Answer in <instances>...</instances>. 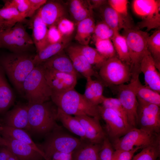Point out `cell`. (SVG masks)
<instances>
[{"label":"cell","mask_w":160,"mask_h":160,"mask_svg":"<svg viewBox=\"0 0 160 160\" xmlns=\"http://www.w3.org/2000/svg\"><path fill=\"white\" fill-rule=\"evenodd\" d=\"M98 108L100 118L105 122V132L111 143L133 127L112 109L101 105Z\"/></svg>","instance_id":"obj_10"},{"label":"cell","mask_w":160,"mask_h":160,"mask_svg":"<svg viewBox=\"0 0 160 160\" xmlns=\"http://www.w3.org/2000/svg\"><path fill=\"white\" fill-rule=\"evenodd\" d=\"M94 39L95 49L107 60L117 56L111 39Z\"/></svg>","instance_id":"obj_37"},{"label":"cell","mask_w":160,"mask_h":160,"mask_svg":"<svg viewBox=\"0 0 160 160\" xmlns=\"http://www.w3.org/2000/svg\"><path fill=\"white\" fill-rule=\"evenodd\" d=\"M8 29L15 36L23 39L32 44H34L32 38L26 31L22 22L17 23L12 28Z\"/></svg>","instance_id":"obj_46"},{"label":"cell","mask_w":160,"mask_h":160,"mask_svg":"<svg viewBox=\"0 0 160 160\" xmlns=\"http://www.w3.org/2000/svg\"><path fill=\"white\" fill-rule=\"evenodd\" d=\"M138 101L137 125L140 128L160 134V106L141 100Z\"/></svg>","instance_id":"obj_11"},{"label":"cell","mask_w":160,"mask_h":160,"mask_svg":"<svg viewBox=\"0 0 160 160\" xmlns=\"http://www.w3.org/2000/svg\"><path fill=\"white\" fill-rule=\"evenodd\" d=\"M3 137L1 146L6 147L19 160H42L44 156L25 143Z\"/></svg>","instance_id":"obj_13"},{"label":"cell","mask_w":160,"mask_h":160,"mask_svg":"<svg viewBox=\"0 0 160 160\" xmlns=\"http://www.w3.org/2000/svg\"><path fill=\"white\" fill-rule=\"evenodd\" d=\"M160 4L157 6L155 10L152 14L142 19L138 23L136 28L140 29L145 28L149 31L153 29H160Z\"/></svg>","instance_id":"obj_38"},{"label":"cell","mask_w":160,"mask_h":160,"mask_svg":"<svg viewBox=\"0 0 160 160\" xmlns=\"http://www.w3.org/2000/svg\"><path fill=\"white\" fill-rule=\"evenodd\" d=\"M67 55L76 71L86 79L95 76L99 78L98 73L94 70L77 46H71L67 48Z\"/></svg>","instance_id":"obj_17"},{"label":"cell","mask_w":160,"mask_h":160,"mask_svg":"<svg viewBox=\"0 0 160 160\" xmlns=\"http://www.w3.org/2000/svg\"><path fill=\"white\" fill-rule=\"evenodd\" d=\"M0 42L1 48H5L15 53L27 52L33 44L15 36L9 29L0 30Z\"/></svg>","instance_id":"obj_20"},{"label":"cell","mask_w":160,"mask_h":160,"mask_svg":"<svg viewBox=\"0 0 160 160\" xmlns=\"http://www.w3.org/2000/svg\"><path fill=\"white\" fill-rule=\"evenodd\" d=\"M95 26L93 17L78 23L75 40L81 45H88Z\"/></svg>","instance_id":"obj_29"},{"label":"cell","mask_w":160,"mask_h":160,"mask_svg":"<svg viewBox=\"0 0 160 160\" xmlns=\"http://www.w3.org/2000/svg\"><path fill=\"white\" fill-rule=\"evenodd\" d=\"M139 74L137 75L135 90L138 100L160 106V93L149 87L143 85L140 82Z\"/></svg>","instance_id":"obj_28"},{"label":"cell","mask_w":160,"mask_h":160,"mask_svg":"<svg viewBox=\"0 0 160 160\" xmlns=\"http://www.w3.org/2000/svg\"><path fill=\"white\" fill-rule=\"evenodd\" d=\"M160 153V143L142 149L133 156L132 160H156Z\"/></svg>","instance_id":"obj_39"},{"label":"cell","mask_w":160,"mask_h":160,"mask_svg":"<svg viewBox=\"0 0 160 160\" xmlns=\"http://www.w3.org/2000/svg\"><path fill=\"white\" fill-rule=\"evenodd\" d=\"M111 40L119 59L130 67L128 49L125 37L119 32H116Z\"/></svg>","instance_id":"obj_34"},{"label":"cell","mask_w":160,"mask_h":160,"mask_svg":"<svg viewBox=\"0 0 160 160\" xmlns=\"http://www.w3.org/2000/svg\"><path fill=\"white\" fill-rule=\"evenodd\" d=\"M47 40L49 44L66 41L63 38L56 25H52L48 27Z\"/></svg>","instance_id":"obj_47"},{"label":"cell","mask_w":160,"mask_h":160,"mask_svg":"<svg viewBox=\"0 0 160 160\" xmlns=\"http://www.w3.org/2000/svg\"><path fill=\"white\" fill-rule=\"evenodd\" d=\"M115 32L103 21L95 25L93 34L94 38L111 39Z\"/></svg>","instance_id":"obj_41"},{"label":"cell","mask_w":160,"mask_h":160,"mask_svg":"<svg viewBox=\"0 0 160 160\" xmlns=\"http://www.w3.org/2000/svg\"><path fill=\"white\" fill-rule=\"evenodd\" d=\"M0 134L3 137L27 143L33 147L47 158L38 145L35 143L27 131L24 129L0 125Z\"/></svg>","instance_id":"obj_24"},{"label":"cell","mask_w":160,"mask_h":160,"mask_svg":"<svg viewBox=\"0 0 160 160\" xmlns=\"http://www.w3.org/2000/svg\"><path fill=\"white\" fill-rule=\"evenodd\" d=\"M4 7H14L25 18L28 17L30 8L29 0H4Z\"/></svg>","instance_id":"obj_42"},{"label":"cell","mask_w":160,"mask_h":160,"mask_svg":"<svg viewBox=\"0 0 160 160\" xmlns=\"http://www.w3.org/2000/svg\"><path fill=\"white\" fill-rule=\"evenodd\" d=\"M92 9L100 8L106 4L107 1L104 0H89Z\"/></svg>","instance_id":"obj_51"},{"label":"cell","mask_w":160,"mask_h":160,"mask_svg":"<svg viewBox=\"0 0 160 160\" xmlns=\"http://www.w3.org/2000/svg\"><path fill=\"white\" fill-rule=\"evenodd\" d=\"M23 89L28 104L50 100L52 91L46 80L41 64L36 66L29 74L24 81Z\"/></svg>","instance_id":"obj_4"},{"label":"cell","mask_w":160,"mask_h":160,"mask_svg":"<svg viewBox=\"0 0 160 160\" xmlns=\"http://www.w3.org/2000/svg\"><path fill=\"white\" fill-rule=\"evenodd\" d=\"M42 65L45 78L52 92H62L75 88L77 82V76L56 71Z\"/></svg>","instance_id":"obj_12"},{"label":"cell","mask_w":160,"mask_h":160,"mask_svg":"<svg viewBox=\"0 0 160 160\" xmlns=\"http://www.w3.org/2000/svg\"><path fill=\"white\" fill-rule=\"evenodd\" d=\"M72 153L73 160H99L102 144L94 143L82 140Z\"/></svg>","instance_id":"obj_23"},{"label":"cell","mask_w":160,"mask_h":160,"mask_svg":"<svg viewBox=\"0 0 160 160\" xmlns=\"http://www.w3.org/2000/svg\"><path fill=\"white\" fill-rule=\"evenodd\" d=\"M114 151L111 143L106 136L102 143L99 160H112Z\"/></svg>","instance_id":"obj_45"},{"label":"cell","mask_w":160,"mask_h":160,"mask_svg":"<svg viewBox=\"0 0 160 160\" xmlns=\"http://www.w3.org/2000/svg\"><path fill=\"white\" fill-rule=\"evenodd\" d=\"M81 52L93 67L100 69L107 59L100 55L97 50L87 45L77 46Z\"/></svg>","instance_id":"obj_36"},{"label":"cell","mask_w":160,"mask_h":160,"mask_svg":"<svg viewBox=\"0 0 160 160\" xmlns=\"http://www.w3.org/2000/svg\"><path fill=\"white\" fill-rule=\"evenodd\" d=\"M30 10L28 17H31L47 1L46 0H29Z\"/></svg>","instance_id":"obj_49"},{"label":"cell","mask_w":160,"mask_h":160,"mask_svg":"<svg viewBox=\"0 0 160 160\" xmlns=\"http://www.w3.org/2000/svg\"><path fill=\"white\" fill-rule=\"evenodd\" d=\"M0 66V114L5 113L14 103L15 94Z\"/></svg>","instance_id":"obj_25"},{"label":"cell","mask_w":160,"mask_h":160,"mask_svg":"<svg viewBox=\"0 0 160 160\" xmlns=\"http://www.w3.org/2000/svg\"><path fill=\"white\" fill-rule=\"evenodd\" d=\"M37 12L48 27L57 25L61 19L65 17V14L63 6L55 1H47Z\"/></svg>","instance_id":"obj_18"},{"label":"cell","mask_w":160,"mask_h":160,"mask_svg":"<svg viewBox=\"0 0 160 160\" xmlns=\"http://www.w3.org/2000/svg\"><path fill=\"white\" fill-rule=\"evenodd\" d=\"M57 28L63 38L70 36L73 33L75 28L74 23L65 17L61 19L57 24Z\"/></svg>","instance_id":"obj_43"},{"label":"cell","mask_w":160,"mask_h":160,"mask_svg":"<svg viewBox=\"0 0 160 160\" xmlns=\"http://www.w3.org/2000/svg\"><path fill=\"white\" fill-rule=\"evenodd\" d=\"M140 71L144 76L145 85L160 93V73L148 50L140 63Z\"/></svg>","instance_id":"obj_14"},{"label":"cell","mask_w":160,"mask_h":160,"mask_svg":"<svg viewBox=\"0 0 160 160\" xmlns=\"http://www.w3.org/2000/svg\"><path fill=\"white\" fill-rule=\"evenodd\" d=\"M69 9L71 15L77 23L93 17V9L89 0H71Z\"/></svg>","instance_id":"obj_27"},{"label":"cell","mask_w":160,"mask_h":160,"mask_svg":"<svg viewBox=\"0 0 160 160\" xmlns=\"http://www.w3.org/2000/svg\"><path fill=\"white\" fill-rule=\"evenodd\" d=\"M0 125L29 131L28 105L17 104L11 110L6 112Z\"/></svg>","instance_id":"obj_15"},{"label":"cell","mask_w":160,"mask_h":160,"mask_svg":"<svg viewBox=\"0 0 160 160\" xmlns=\"http://www.w3.org/2000/svg\"><path fill=\"white\" fill-rule=\"evenodd\" d=\"M132 74L129 83L116 87L118 98L119 100L127 115L128 124L132 127H136L137 122V110L138 101L136 95L135 85L137 75Z\"/></svg>","instance_id":"obj_9"},{"label":"cell","mask_w":160,"mask_h":160,"mask_svg":"<svg viewBox=\"0 0 160 160\" xmlns=\"http://www.w3.org/2000/svg\"><path fill=\"white\" fill-rule=\"evenodd\" d=\"M148 50L155 63L156 67L160 70V30L155 31L147 39Z\"/></svg>","instance_id":"obj_35"},{"label":"cell","mask_w":160,"mask_h":160,"mask_svg":"<svg viewBox=\"0 0 160 160\" xmlns=\"http://www.w3.org/2000/svg\"><path fill=\"white\" fill-rule=\"evenodd\" d=\"M111 143L115 150L128 151L135 147L143 149L160 143V135L134 127Z\"/></svg>","instance_id":"obj_7"},{"label":"cell","mask_w":160,"mask_h":160,"mask_svg":"<svg viewBox=\"0 0 160 160\" xmlns=\"http://www.w3.org/2000/svg\"><path fill=\"white\" fill-rule=\"evenodd\" d=\"M50 160H73L72 153H66L57 152L50 157Z\"/></svg>","instance_id":"obj_50"},{"label":"cell","mask_w":160,"mask_h":160,"mask_svg":"<svg viewBox=\"0 0 160 160\" xmlns=\"http://www.w3.org/2000/svg\"><path fill=\"white\" fill-rule=\"evenodd\" d=\"M2 139L3 137H2L1 136V135L0 134V146L1 145Z\"/></svg>","instance_id":"obj_55"},{"label":"cell","mask_w":160,"mask_h":160,"mask_svg":"<svg viewBox=\"0 0 160 160\" xmlns=\"http://www.w3.org/2000/svg\"><path fill=\"white\" fill-rule=\"evenodd\" d=\"M74 116L81 124L86 140L93 143L102 144L106 136L99 119L86 115Z\"/></svg>","instance_id":"obj_16"},{"label":"cell","mask_w":160,"mask_h":160,"mask_svg":"<svg viewBox=\"0 0 160 160\" xmlns=\"http://www.w3.org/2000/svg\"><path fill=\"white\" fill-rule=\"evenodd\" d=\"M122 35L127 44L132 73H140V63L148 50L147 39L149 35L135 28L124 29Z\"/></svg>","instance_id":"obj_8"},{"label":"cell","mask_w":160,"mask_h":160,"mask_svg":"<svg viewBox=\"0 0 160 160\" xmlns=\"http://www.w3.org/2000/svg\"><path fill=\"white\" fill-rule=\"evenodd\" d=\"M57 119L70 132L79 136L81 140H86L83 128L74 116L67 114L58 108Z\"/></svg>","instance_id":"obj_30"},{"label":"cell","mask_w":160,"mask_h":160,"mask_svg":"<svg viewBox=\"0 0 160 160\" xmlns=\"http://www.w3.org/2000/svg\"><path fill=\"white\" fill-rule=\"evenodd\" d=\"M107 1L108 5L117 13L124 17H128V0H109Z\"/></svg>","instance_id":"obj_44"},{"label":"cell","mask_w":160,"mask_h":160,"mask_svg":"<svg viewBox=\"0 0 160 160\" xmlns=\"http://www.w3.org/2000/svg\"><path fill=\"white\" fill-rule=\"evenodd\" d=\"M7 160H19L17 157L7 148Z\"/></svg>","instance_id":"obj_53"},{"label":"cell","mask_w":160,"mask_h":160,"mask_svg":"<svg viewBox=\"0 0 160 160\" xmlns=\"http://www.w3.org/2000/svg\"><path fill=\"white\" fill-rule=\"evenodd\" d=\"M101 9L103 21L115 32L123 29L134 28L128 17H124L115 11L108 4Z\"/></svg>","instance_id":"obj_19"},{"label":"cell","mask_w":160,"mask_h":160,"mask_svg":"<svg viewBox=\"0 0 160 160\" xmlns=\"http://www.w3.org/2000/svg\"><path fill=\"white\" fill-rule=\"evenodd\" d=\"M25 18L14 7L4 6L0 8V20L6 29L12 28L17 23H23Z\"/></svg>","instance_id":"obj_32"},{"label":"cell","mask_w":160,"mask_h":160,"mask_svg":"<svg viewBox=\"0 0 160 160\" xmlns=\"http://www.w3.org/2000/svg\"><path fill=\"white\" fill-rule=\"evenodd\" d=\"M101 105L105 108L113 111L128 123L126 113L120 101L118 98L108 97L105 96Z\"/></svg>","instance_id":"obj_40"},{"label":"cell","mask_w":160,"mask_h":160,"mask_svg":"<svg viewBox=\"0 0 160 160\" xmlns=\"http://www.w3.org/2000/svg\"><path fill=\"white\" fill-rule=\"evenodd\" d=\"M98 74L104 84L117 86L130 81L132 73L130 66L116 56L105 61L99 69Z\"/></svg>","instance_id":"obj_6"},{"label":"cell","mask_w":160,"mask_h":160,"mask_svg":"<svg viewBox=\"0 0 160 160\" xmlns=\"http://www.w3.org/2000/svg\"><path fill=\"white\" fill-rule=\"evenodd\" d=\"M0 160H7V149L4 146H0Z\"/></svg>","instance_id":"obj_52"},{"label":"cell","mask_w":160,"mask_h":160,"mask_svg":"<svg viewBox=\"0 0 160 160\" xmlns=\"http://www.w3.org/2000/svg\"><path fill=\"white\" fill-rule=\"evenodd\" d=\"M45 67L61 72L78 76L72 62L63 51L50 58L41 64Z\"/></svg>","instance_id":"obj_22"},{"label":"cell","mask_w":160,"mask_h":160,"mask_svg":"<svg viewBox=\"0 0 160 160\" xmlns=\"http://www.w3.org/2000/svg\"><path fill=\"white\" fill-rule=\"evenodd\" d=\"M34 55L27 52H11L0 56V66L18 92L23 95L24 81L36 66Z\"/></svg>","instance_id":"obj_1"},{"label":"cell","mask_w":160,"mask_h":160,"mask_svg":"<svg viewBox=\"0 0 160 160\" xmlns=\"http://www.w3.org/2000/svg\"><path fill=\"white\" fill-rule=\"evenodd\" d=\"M51 100L58 108L67 114L101 118L98 105L92 104L75 88L62 92H52Z\"/></svg>","instance_id":"obj_2"},{"label":"cell","mask_w":160,"mask_h":160,"mask_svg":"<svg viewBox=\"0 0 160 160\" xmlns=\"http://www.w3.org/2000/svg\"><path fill=\"white\" fill-rule=\"evenodd\" d=\"M31 18L30 25L32 30V40L37 53L49 45L47 40L48 28L37 11Z\"/></svg>","instance_id":"obj_21"},{"label":"cell","mask_w":160,"mask_h":160,"mask_svg":"<svg viewBox=\"0 0 160 160\" xmlns=\"http://www.w3.org/2000/svg\"><path fill=\"white\" fill-rule=\"evenodd\" d=\"M45 136L44 141L38 145L47 160H50V157L55 152L73 153L82 141L67 132L58 125Z\"/></svg>","instance_id":"obj_5"},{"label":"cell","mask_w":160,"mask_h":160,"mask_svg":"<svg viewBox=\"0 0 160 160\" xmlns=\"http://www.w3.org/2000/svg\"><path fill=\"white\" fill-rule=\"evenodd\" d=\"M5 27L3 23L0 20V30L5 29Z\"/></svg>","instance_id":"obj_54"},{"label":"cell","mask_w":160,"mask_h":160,"mask_svg":"<svg viewBox=\"0 0 160 160\" xmlns=\"http://www.w3.org/2000/svg\"><path fill=\"white\" fill-rule=\"evenodd\" d=\"M68 44L67 41L49 44L35 55L33 61L36 66L41 64L55 55L63 51Z\"/></svg>","instance_id":"obj_31"},{"label":"cell","mask_w":160,"mask_h":160,"mask_svg":"<svg viewBox=\"0 0 160 160\" xmlns=\"http://www.w3.org/2000/svg\"><path fill=\"white\" fill-rule=\"evenodd\" d=\"M159 4V0H134L132 7L135 14L143 19L153 13Z\"/></svg>","instance_id":"obj_33"},{"label":"cell","mask_w":160,"mask_h":160,"mask_svg":"<svg viewBox=\"0 0 160 160\" xmlns=\"http://www.w3.org/2000/svg\"><path fill=\"white\" fill-rule=\"evenodd\" d=\"M28 105L29 132L45 136L58 126V108L51 100Z\"/></svg>","instance_id":"obj_3"},{"label":"cell","mask_w":160,"mask_h":160,"mask_svg":"<svg viewBox=\"0 0 160 160\" xmlns=\"http://www.w3.org/2000/svg\"><path fill=\"white\" fill-rule=\"evenodd\" d=\"M140 149L138 147H135L128 151L115 150L112 154V160H132L135 153Z\"/></svg>","instance_id":"obj_48"},{"label":"cell","mask_w":160,"mask_h":160,"mask_svg":"<svg viewBox=\"0 0 160 160\" xmlns=\"http://www.w3.org/2000/svg\"><path fill=\"white\" fill-rule=\"evenodd\" d=\"M1 48V45L0 42V48Z\"/></svg>","instance_id":"obj_56"},{"label":"cell","mask_w":160,"mask_h":160,"mask_svg":"<svg viewBox=\"0 0 160 160\" xmlns=\"http://www.w3.org/2000/svg\"><path fill=\"white\" fill-rule=\"evenodd\" d=\"M86 79L84 96L95 105H101L105 97L103 95L104 84L100 80L93 79L92 77Z\"/></svg>","instance_id":"obj_26"}]
</instances>
